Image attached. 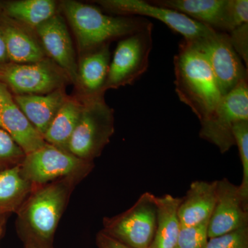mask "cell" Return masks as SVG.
<instances>
[{
    "mask_svg": "<svg viewBox=\"0 0 248 248\" xmlns=\"http://www.w3.org/2000/svg\"><path fill=\"white\" fill-rule=\"evenodd\" d=\"M84 179L72 176L33 187L17 212L16 228L24 245L53 248L59 222L73 190Z\"/></svg>",
    "mask_w": 248,
    "mask_h": 248,
    "instance_id": "1",
    "label": "cell"
},
{
    "mask_svg": "<svg viewBox=\"0 0 248 248\" xmlns=\"http://www.w3.org/2000/svg\"><path fill=\"white\" fill-rule=\"evenodd\" d=\"M175 91L200 123L208 120L222 98L206 57L194 44L183 41L174 57Z\"/></svg>",
    "mask_w": 248,
    "mask_h": 248,
    "instance_id": "2",
    "label": "cell"
},
{
    "mask_svg": "<svg viewBox=\"0 0 248 248\" xmlns=\"http://www.w3.org/2000/svg\"><path fill=\"white\" fill-rule=\"evenodd\" d=\"M60 12L74 33L80 56L135 33L152 23L138 16H108L95 6L74 0L61 1Z\"/></svg>",
    "mask_w": 248,
    "mask_h": 248,
    "instance_id": "3",
    "label": "cell"
},
{
    "mask_svg": "<svg viewBox=\"0 0 248 248\" xmlns=\"http://www.w3.org/2000/svg\"><path fill=\"white\" fill-rule=\"evenodd\" d=\"M81 97L83 110L68 143V152L93 162L102 155L115 133L114 110L105 102L104 94Z\"/></svg>",
    "mask_w": 248,
    "mask_h": 248,
    "instance_id": "4",
    "label": "cell"
},
{
    "mask_svg": "<svg viewBox=\"0 0 248 248\" xmlns=\"http://www.w3.org/2000/svg\"><path fill=\"white\" fill-rule=\"evenodd\" d=\"M156 196L146 192L126 211L103 219V232L133 248H149L156 226Z\"/></svg>",
    "mask_w": 248,
    "mask_h": 248,
    "instance_id": "5",
    "label": "cell"
},
{
    "mask_svg": "<svg viewBox=\"0 0 248 248\" xmlns=\"http://www.w3.org/2000/svg\"><path fill=\"white\" fill-rule=\"evenodd\" d=\"M153 24L122 39L110 62L104 91L133 84L146 73L153 48Z\"/></svg>",
    "mask_w": 248,
    "mask_h": 248,
    "instance_id": "6",
    "label": "cell"
},
{
    "mask_svg": "<svg viewBox=\"0 0 248 248\" xmlns=\"http://www.w3.org/2000/svg\"><path fill=\"white\" fill-rule=\"evenodd\" d=\"M0 82L14 95L45 94L63 89L69 78L50 59L31 63H9L0 66Z\"/></svg>",
    "mask_w": 248,
    "mask_h": 248,
    "instance_id": "7",
    "label": "cell"
},
{
    "mask_svg": "<svg viewBox=\"0 0 248 248\" xmlns=\"http://www.w3.org/2000/svg\"><path fill=\"white\" fill-rule=\"evenodd\" d=\"M20 166L24 177L34 187L72 176L86 178L94 165L46 143L26 155Z\"/></svg>",
    "mask_w": 248,
    "mask_h": 248,
    "instance_id": "8",
    "label": "cell"
},
{
    "mask_svg": "<svg viewBox=\"0 0 248 248\" xmlns=\"http://www.w3.org/2000/svg\"><path fill=\"white\" fill-rule=\"evenodd\" d=\"M248 121V81H241L225 95L211 117L201 124L200 137L218 148L222 154L235 146L234 124Z\"/></svg>",
    "mask_w": 248,
    "mask_h": 248,
    "instance_id": "9",
    "label": "cell"
},
{
    "mask_svg": "<svg viewBox=\"0 0 248 248\" xmlns=\"http://www.w3.org/2000/svg\"><path fill=\"white\" fill-rule=\"evenodd\" d=\"M99 4L107 12L117 16H138L155 18L170 29L184 36V41L195 43L208 37L215 30L187 17L184 14L155 6L143 0H98Z\"/></svg>",
    "mask_w": 248,
    "mask_h": 248,
    "instance_id": "10",
    "label": "cell"
},
{
    "mask_svg": "<svg viewBox=\"0 0 248 248\" xmlns=\"http://www.w3.org/2000/svg\"><path fill=\"white\" fill-rule=\"evenodd\" d=\"M192 44L206 57L222 95L231 92L241 81L248 80V69L233 48L228 33L215 31Z\"/></svg>",
    "mask_w": 248,
    "mask_h": 248,
    "instance_id": "11",
    "label": "cell"
},
{
    "mask_svg": "<svg viewBox=\"0 0 248 248\" xmlns=\"http://www.w3.org/2000/svg\"><path fill=\"white\" fill-rule=\"evenodd\" d=\"M248 226V202L239 186L227 178L217 181L216 202L208 222L209 239Z\"/></svg>",
    "mask_w": 248,
    "mask_h": 248,
    "instance_id": "12",
    "label": "cell"
},
{
    "mask_svg": "<svg viewBox=\"0 0 248 248\" xmlns=\"http://www.w3.org/2000/svg\"><path fill=\"white\" fill-rule=\"evenodd\" d=\"M35 32L47 58L65 72L72 84L78 81V62L65 18L60 12L41 24Z\"/></svg>",
    "mask_w": 248,
    "mask_h": 248,
    "instance_id": "13",
    "label": "cell"
},
{
    "mask_svg": "<svg viewBox=\"0 0 248 248\" xmlns=\"http://www.w3.org/2000/svg\"><path fill=\"white\" fill-rule=\"evenodd\" d=\"M151 4L177 11L218 32L232 31L231 0H151Z\"/></svg>",
    "mask_w": 248,
    "mask_h": 248,
    "instance_id": "14",
    "label": "cell"
},
{
    "mask_svg": "<svg viewBox=\"0 0 248 248\" xmlns=\"http://www.w3.org/2000/svg\"><path fill=\"white\" fill-rule=\"evenodd\" d=\"M0 29L11 63H35L47 58L33 29L2 15H0Z\"/></svg>",
    "mask_w": 248,
    "mask_h": 248,
    "instance_id": "15",
    "label": "cell"
},
{
    "mask_svg": "<svg viewBox=\"0 0 248 248\" xmlns=\"http://www.w3.org/2000/svg\"><path fill=\"white\" fill-rule=\"evenodd\" d=\"M0 128L5 130L26 155L46 144L44 137L19 108L9 90L0 110Z\"/></svg>",
    "mask_w": 248,
    "mask_h": 248,
    "instance_id": "16",
    "label": "cell"
},
{
    "mask_svg": "<svg viewBox=\"0 0 248 248\" xmlns=\"http://www.w3.org/2000/svg\"><path fill=\"white\" fill-rule=\"evenodd\" d=\"M110 63V44L81 55L78 62V94L81 97L104 94Z\"/></svg>",
    "mask_w": 248,
    "mask_h": 248,
    "instance_id": "17",
    "label": "cell"
},
{
    "mask_svg": "<svg viewBox=\"0 0 248 248\" xmlns=\"http://www.w3.org/2000/svg\"><path fill=\"white\" fill-rule=\"evenodd\" d=\"M216 189L217 181H195L191 184L178 209L181 226L209 221L216 202Z\"/></svg>",
    "mask_w": 248,
    "mask_h": 248,
    "instance_id": "18",
    "label": "cell"
},
{
    "mask_svg": "<svg viewBox=\"0 0 248 248\" xmlns=\"http://www.w3.org/2000/svg\"><path fill=\"white\" fill-rule=\"evenodd\" d=\"M66 88L45 94L13 95L19 108L44 137L68 97Z\"/></svg>",
    "mask_w": 248,
    "mask_h": 248,
    "instance_id": "19",
    "label": "cell"
},
{
    "mask_svg": "<svg viewBox=\"0 0 248 248\" xmlns=\"http://www.w3.org/2000/svg\"><path fill=\"white\" fill-rule=\"evenodd\" d=\"M60 12V3L54 0L0 1V15L35 30Z\"/></svg>",
    "mask_w": 248,
    "mask_h": 248,
    "instance_id": "20",
    "label": "cell"
},
{
    "mask_svg": "<svg viewBox=\"0 0 248 248\" xmlns=\"http://www.w3.org/2000/svg\"><path fill=\"white\" fill-rule=\"evenodd\" d=\"M82 110V98L79 94L68 95L44 135L46 142L68 152V143L79 122Z\"/></svg>",
    "mask_w": 248,
    "mask_h": 248,
    "instance_id": "21",
    "label": "cell"
},
{
    "mask_svg": "<svg viewBox=\"0 0 248 248\" xmlns=\"http://www.w3.org/2000/svg\"><path fill=\"white\" fill-rule=\"evenodd\" d=\"M182 198L170 195L156 197V226L149 248H175L181 229L178 209Z\"/></svg>",
    "mask_w": 248,
    "mask_h": 248,
    "instance_id": "22",
    "label": "cell"
},
{
    "mask_svg": "<svg viewBox=\"0 0 248 248\" xmlns=\"http://www.w3.org/2000/svg\"><path fill=\"white\" fill-rule=\"evenodd\" d=\"M32 189L20 165L0 171V215L17 213Z\"/></svg>",
    "mask_w": 248,
    "mask_h": 248,
    "instance_id": "23",
    "label": "cell"
},
{
    "mask_svg": "<svg viewBox=\"0 0 248 248\" xmlns=\"http://www.w3.org/2000/svg\"><path fill=\"white\" fill-rule=\"evenodd\" d=\"M232 134L243 167V179L239 186V190L243 198L248 202V121L235 124Z\"/></svg>",
    "mask_w": 248,
    "mask_h": 248,
    "instance_id": "24",
    "label": "cell"
},
{
    "mask_svg": "<svg viewBox=\"0 0 248 248\" xmlns=\"http://www.w3.org/2000/svg\"><path fill=\"white\" fill-rule=\"evenodd\" d=\"M209 221L195 226H181L175 248H205Z\"/></svg>",
    "mask_w": 248,
    "mask_h": 248,
    "instance_id": "25",
    "label": "cell"
},
{
    "mask_svg": "<svg viewBox=\"0 0 248 248\" xmlns=\"http://www.w3.org/2000/svg\"><path fill=\"white\" fill-rule=\"evenodd\" d=\"M25 156L9 134L0 128V171L21 165Z\"/></svg>",
    "mask_w": 248,
    "mask_h": 248,
    "instance_id": "26",
    "label": "cell"
},
{
    "mask_svg": "<svg viewBox=\"0 0 248 248\" xmlns=\"http://www.w3.org/2000/svg\"><path fill=\"white\" fill-rule=\"evenodd\" d=\"M205 248H248V226L209 239Z\"/></svg>",
    "mask_w": 248,
    "mask_h": 248,
    "instance_id": "27",
    "label": "cell"
},
{
    "mask_svg": "<svg viewBox=\"0 0 248 248\" xmlns=\"http://www.w3.org/2000/svg\"><path fill=\"white\" fill-rule=\"evenodd\" d=\"M233 48L239 58L248 66V23L236 28L229 34Z\"/></svg>",
    "mask_w": 248,
    "mask_h": 248,
    "instance_id": "28",
    "label": "cell"
},
{
    "mask_svg": "<svg viewBox=\"0 0 248 248\" xmlns=\"http://www.w3.org/2000/svg\"><path fill=\"white\" fill-rule=\"evenodd\" d=\"M230 15L232 31L248 23V0H231ZM231 31V32H232Z\"/></svg>",
    "mask_w": 248,
    "mask_h": 248,
    "instance_id": "29",
    "label": "cell"
},
{
    "mask_svg": "<svg viewBox=\"0 0 248 248\" xmlns=\"http://www.w3.org/2000/svg\"><path fill=\"white\" fill-rule=\"evenodd\" d=\"M96 244L98 248H133L110 237L102 231L96 236Z\"/></svg>",
    "mask_w": 248,
    "mask_h": 248,
    "instance_id": "30",
    "label": "cell"
},
{
    "mask_svg": "<svg viewBox=\"0 0 248 248\" xmlns=\"http://www.w3.org/2000/svg\"><path fill=\"white\" fill-rule=\"evenodd\" d=\"M9 63H10V60L8 56L7 50H6L2 32L0 29V66Z\"/></svg>",
    "mask_w": 248,
    "mask_h": 248,
    "instance_id": "31",
    "label": "cell"
},
{
    "mask_svg": "<svg viewBox=\"0 0 248 248\" xmlns=\"http://www.w3.org/2000/svg\"><path fill=\"white\" fill-rule=\"evenodd\" d=\"M8 91H9V89H7V87L2 83L0 82V110H1V107H2L5 95H6V93H7Z\"/></svg>",
    "mask_w": 248,
    "mask_h": 248,
    "instance_id": "32",
    "label": "cell"
},
{
    "mask_svg": "<svg viewBox=\"0 0 248 248\" xmlns=\"http://www.w3.org/2000/svg\"><path fill=\"white\" fill-rule=\"evenodd\" d=\"M6 221V215H0V240L2 237L3 233H4L5 223Z\"/></svg>",
    "mask_w": 248,
    "mask_h": 248,
    "instance_id": "33",
    "label": "cell"
},
{
    "mask_svg": "<svg viewBox=\"0 0 248 248\" xmlns=\"http://www.w3.org/2000/svg\"><path fill=\"white\" fill-rule=\"evenodd\" d=\"M24 248H37L34 246H30V245H24Z\"/></svg>",
    "mask_w": 248,
    "mask_h": 248,
    "instance_id": "34",
    "label": "cell"
}]
</instances>
